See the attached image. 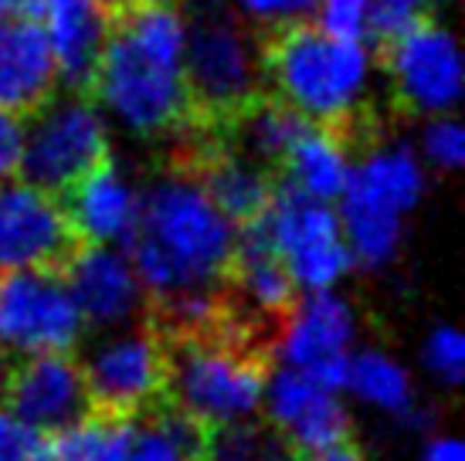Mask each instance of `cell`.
Returning <instances> with one entry per match:
<instances>
[{
  "mask_svg": "<svg viewBox=\"0 0 465 461\" xmlns=\"http://www.w3.org/2000/svg\"><path fill=\"white\" fill-rule=\"evenodd\" d=\"M136 417L85 414L48 435V461H126Z\"/></svg>",
  "mask_w": 465,
  "mask_h": 461,
  "instance_id": "obj_22",
  "label": "cell"
},
{
  "mask_svg": "<svg viewBox=\"0 0 465 461\" xmlns=\"http://www.w3.org/2000/svg\"><path fill=\"white\" fill-rule=\"evenodd\" d=\"M296 461H363V455L350 441L343 445H333V448H320V451H306V455H296Z\"/></svg>",
  "mask_w": 465,
  "mask_h": 461,
  "instance_id": "obj_31",
  "label": "cell"
},
{
  "mask_svg": "<svg viewBox=\"0 0 465 461\" xmlns=\"http://www.w3.org/2000/svg\"><path fill=\"white\" fill-rule=\"evenodd\" d=\"M38 0H0V17H35Z\"/></svg>",
  "mask_w": 465,
  "mask_h": 461,
  "instance_id": "obj_32",
  "label": "cell"
},
{
  "mask_svg": "<svg viewBox=\"0 0 465 461\" xmlns=\"http://www.w3.org/2000/svg\"><path fill=\"white\" fill-rule=\"evenodd\" d=\"M160 4H177V7H181L183 0H160Z\"/></svg>",
  "mask_w": 465,
  "mask_h": 461,
  "instance_id": "obj_34",
  "label": "cell"
},
{
  "mask_svg": "<svg viewBox=\"0 0 465 461\" xmlns=\"http://www.w3.org/2000/svg\"><path fill=\"white\" fill-rule=\"evenodd\" d=\"M357 329H361L357 306L347 295H336L333 289H320L306 302H296L292 316L282 326L275 353H282L285 367L310 373L340 390Z\"/></svg>",
  "mask_w": 465,
  "mask_h": 461,
  "instance_id": "obj_13",
  "label": "cell"
},
{
  "mask_svg": "<svg viewBox=\"0 0 465 461\" xmlns=\"http://www.w3.org/2000/svg\"><path fill=\"white\" fill-rule=\"evenodd\" d=\"M340 387H347L350 394L363 400V404L401 417L404 424H418L425 417V410L418 407V400H414V387L408 370L391 353L374 349V346L347 357L343 384Z\"/></svg>",
  "mask_w": 465,
  "mask_h": 461,
  "instance_id": "obj_21",
  "label": "cell"
},
{
  "mask_svg": "<svg viewBox=\"0 0 465 461\" xmlns=\"http://www.w3.org/2000/svg\"><path fill=\"white\" fill-rule=\"evenodd\" d=\"M4 407L17 414L21 421L52 435L58 427L78 421L89 414L82 363L65 353H25L7 367L4 380Z\"/></svg>",
  "mask_w": 465,
  "mask_h": 461,
  "instance_id": "obj_14",
  "label": "cell"
},
{
  "mask_svg": "<svg viewBox=\"0 0 465 461\" xmlns=\"http://www.w3.org/2000/svg\"><path fill=\"white\" fill-rule=\"evenodd\" d=\"M89 99L105 105L140 140L170 142L187 129L191 113L183 85V14L177 4H109V31Z\"/></svg>",
  "mask_w": 465,
  "mask_h": 461,
  "instance_id": "obj_1",
  "label": "cell"
},
{
  "mask_svg": "<svg viewBox=\"0 0 465 461\" xmlns=\"http://www.w3.org/2000/svg\"><path fill=\"white\" fill-rule=\"evenodd\" d=\"M262 228L269 234L272 248L279 251L296 289H333L350 271V251L340 230V218L326 201L279 183L272 204L262 214Z\"/></svg>",
  "mask_w": 465,
  "mask_h": 461,
  "instance_id": "obj_8",
  "label": "cell"
},
{
  "mask_svg": "<svg viewBox=\"0 0 465 461\" xmlns=\"http://www.w3.org/2000/svg\"><path fill=\"white\" fill-rule=\"evenodd\" d=\"M377 64L388 78L391 105L404 115H441L462 95L459 44L428 17H418L398 38L381 44Z\"/></svg>",
  "mask_w": 465,
  "mask_h": 461,
  "instance_id": "obj_9",
  "label": "cell"
},
{
  "mask_svg": "<svg viewBox=\"0 0 465 461\" xmlns=\"http://www.w3.org/2000/svg\"><path fill=\"white\" fill-rule=\"evenodd\" d=\"M340 201H343L340 230L347 241L350 261H357L363 269L388 265L401 248V211L357 187H343Z\"/></svg>",
  "mask_w": 465,
  "mask_h": 461,
  "instance_id": "obj_20",
  "label": "cell"
},
{
  "mask_svg": "<svg viewBox=\"0 0 465 461\" xmlns=\"http://www.w3.org/2000/svg\"><path fill=\"white\" fill-rule=\"evenodd\" d=\"M262 404H265V424L296 455L333 448L353 435V421L336 387L292 367L269 373Z\"/></svg>",
  "mask_w": 465,
  "mask_h": 461,
  "instance_id": "obj_11",
  "label": "cell"
},
{
  "mask_svg": "<svg viewBox=\"0 0 465 461\" xmlns=\"http://www.w3.org/2000/svg\"><path fill=\"white\" fill-rule=\"evenodd\" d=\"M350 160H353V146L343 132L310 123L289 146L282 170H279V183H289V187L330 204L347 187Z\"/></svg>",
  "mask_w": 465,
  "mask_h": 461,
  "instance_id": "obj_19",
  "label": "cell"
},
{
  "mask_svg": "<svg viewBox=\"0 0 465 461\" xmlns=\"http://www.w3.org/2000/svg\"><path fill=\"white\" fill-rule=\"evenodd\" d=\"M201 461H296V451L272 431L265 421L211 424L204 431Z\"/></svg>",
  "mask_w": 465,
  "mask_h": 461,
  "instance_id": "obj_23",
  "label": "cell"
},
{
  "mask_svg": "<svg viewBox=\"0 0 465 461\" xmlns=\"http://www.w3.org/2000/svg\"><path fill=\"white\" fill-rule=\"evenodd\" d=\"M78 244L54 193L35 183H0V271L62 269Z\"/></svg>",
  "mask_w": 465,
  "mask_h": 461,
  "instance_id": "obj_12",
  "label": "cell"
},
{
  "mask_svg": "<svg viewBox=\"0 0 465 461\" xmlns=\"http://www.w3.org/2000/svg\"><path fill=\"white\" fill-rule=\"evenodd\" d=\"M265 92L306 123L343 132L353 156L384 136L371 103V52L363 41L336 38L326 27L296 21L259 34Z\"/></svg>",
  "mask_w": 465,
  "mask_h": 461,
  "instance_id": "obj_3",
  "label": "cell"
},
{
  "mask_svg": "<svg viewBox=\"0 0 465 461\" xmlns=\"http://www.w3.org/2000/svg\"><path fill=\"white\" fill-rule=\"evenodd\" d=\"M228 7L259 34H265L275 27L306 21L316 11V0H228Z\"/></svg>",
  "mask_w": 465,
  "mask_h": 461,
  "instance_id": "obj_25",
  "label": "cell"
},
{
  "mask_svg": "<svg viewBox=\"0 0 465 461\" xmlns=\"http://www.w3.org/2000/svg\"><path fill=\"white\" fill-rule=\"evenodd\" d=\"M421 363L428 367V373L441 380L445 387L462 384L465 373V339L459 329L452 326H435L428 333L425 346H421Z\"/></svg>",
  "mask_w": 465,
  "mask_h": 461,
  "instance_id": "obj_24",
  "label": "cell"
},
{
  "mask_svg": "<svg viewBox=\"0 0 465 461\" xmlns=\"http://www.w3.org/2000/svg\"><path fill=\"white\" fill-rule=\"evenodd\" d=\"M21 173L48 193H65L109 160V129L89 95L68 92V99H48L27 115Z\"/></svg>",
  "mask_w": 465,
  "mask_h": 461,
  "instance_id": "obj_7",
  "label": "cell"
},
{
  "mask_svg": "<svg viewBox=\"0 0 465 461\" xmlns=\"http://www.w3.org/2000/svg\"><path fill=\"white\" fill-rule=\"evenodd\" d=\"M421 461H465V451L455 437H431L421 451Z\"/></svg>",
  "mask_w": 465,
  "mask_h": 461,
  "instance_id": "obj_30",
  "label": "cell"
},
{
  "mask_svg": "<svg viewBox=\"0 0 465 461\" xmlns=\"http://www.w3.org/2000/svg\"><path fill=\"white\" fill-rule=\"evenodd\" d=\"M0 461H48V435L0 407Z\"/></svg>",
  "mask_w": 465,
  "mask_h": 461,
  "instance_id": "obj_26",
  "label": "cell"
},
{
  "mask_svg": "<svg viewBox=\"0 0 465 461\" xmlns=\"http://www.w3.org/2000/svg\"><path fill=\"white\" fill-rule=\"evenodd\" d=\"M183 85L187 126L221 129L245 105L265 95L259 31L228 7V0H201L183 21Z\"/></svg>",
  "mask_w": 465,
  "mask_h": 461,
  "instance_id": "obj_5",
  "label": "cell"
},
{
  "mask_svg": "<svg viewBox=\"0 0 465 461\" xmlns=\"http://www.w3.org/2000/svg\"><path fill=\"white\" fill-rule=\"evenodd\" d=\"M421 146H425L428 160L439 170H459L465 160V132L452 115H435L421 132Z\"/></svg>",
  "mask_w": 465,
  "mask_h": 461,
  "instance_id": "obj_27",
  "label": "cell"
},
{
  "mask_svg": "<svg viewBox=\"0 0 465 461\" xmlns=\"http://www.w3.org/2000/svg\"><path fill=\"white\" fill-rule=\"evenodd\" d=\"M25 156V115L0 109V183L21 177Z\"/></svg>",
  "mask_w": 465,
  "mask_h": 461,
  "instance_id": "obj_29",
  "label": "cell"
},
{
  "mask_svg": "<svg viewBox=\"0 0 465 461\" xmlns=\"http://www.w3.org/2000/svg\"><path fill=\"white\" fill-rule=\"evenodd\" d=\"M54 92L58 72L45 27L35 17H0V109L31 115Z\"/></svg>",
  "mask_w": 465,
  "mask_h": 461,
  "instance_id": "obj_18",
  "label": "cell"
},
{
  "mask_svg": "<svg viewBox=\"0 0 465 461\" xmlns=\"http://www.w3.org/2000/svg\"><path fill=\"white\" fill-rule=\"evenodd\" d=\"M126 461H191V458L183 455L181 445H177L160 424L146 417V424L136 427V435H133Z\"/></svg>",
  "mask_w": 465,
  "mask_h": 461,
  "instance_id": "obj_28",
  "label": "cell"
},
{
  "mask_svg": "<svg viewBox=\"0 0 465 461\" xmlns=\"http://www.w3.org/2000/svg\"><path fill=\"white\" fill-rule=\"evenodd\" d=\"M82 312L62 269H11L0 275V346L25 353H65L82 339Z\"/></svg>",
  "mask_w": 465,
  "mask_h": 461,
  "instance_id": "obj_10",
  "label": "cell"
},
{
  "mask_svg": "<svg viewBox=\"0 0 465 461\" xmlns=\"http://www.w3.org/2000/svg\"><path fill=\"white\" fill-rule=\"evenodd\" d=\"M238 228L221 214L194 173L163 163L140 191V218L126 241L146 306L214 292L224 282Z\"/></svg>",
  "mask_w": 465,
  "mask_h": 461,
  "instance_id": "obj_2",
  "label": "cell"
},
{
  "mask_svg": "<svg viewBox=\"0 0 465 461\" xmlns=\"http://www.w3.org/2000/svg\"><path fill=\"white\" fill-rule=\"evenodd\" d=\"M160 343L167 349V404L207 427L259 414L275 346L238 326L228 309L194 333Z\"/></svg>",
  "mask_w": 465,
  "mask_h": 461,
  "instance_id": "obj_4",
  "label": "cell"
},
{
  "mask_svg": "<svg viewBox=\"0 0 465 461\" xmlns=\"http://www.w3.org/2000/svg\"><path fill=\"white\" fill-rule=\"evenodd\" d=\"M113 0H38L41 27L52 44L58 82L75 95H89L95 64L109 31Z\"/></svg>",
  "mask_w": 465,
  "mask_h": 461,
  "instance_id": "obj_17",
  "label": "cell"
},
{
  "mask_svg": "<svg viewBox=\"0 0 465 461\" xmlns=\"http://www.w3.org/2000/svg\"><path fill=\"white\" fill-rule=\"evenodd\" d=\"M58 204L82 244H126L140 218V191L113 163V156L65 193H58Z\"/></svg>",
  "mask_w": 465,
  "mask_h": 461,
  "instance_id": "obj_16",
  "label": "cell"
},
{
  "mask_svg": "<svg viewBox=\"0 0 465 461\" xmlns=\"http://www.w3.org/2000/svg\"><path fill=\"white\" fill-rule=\"evenodd\" d=\"M7 367H11V359L4 353V346H0V394H4V380H7Z\"/></svg>",
  "mask_w": 465,
  "mask_h": 461,
  "instance_id": "obj_33",
  "label": "cell"
},
{
  "mask_svg": "<svg viewBox=\"0 0 465 461\" xmlns=\"http://www.w3.org/2000/svg\"><path fill=\"white\" fill-rule=\"evenodd\" d=\"M78 363L92 414L146 417L167 397V349L143 316L116 326Z\"/></svg>",
  "mask_w": 465,
  "mask_h": 461,
  "instance_id": "obj_6",
  "label": "cell"
},
{
  "mask_svg": "<svg viewBox=\"0 0 465 461\" xmlns=\"http://www.w3.org/2000/svg\"><path fill=\"white\" fill-rule=\"evenodd\" d=\"M62 275L82 322L95 329H116L143 316L146 292L119 244H78L62 265Z\"/></svg>",
  "mask_w": 465,
  "mask_h": 461,
  "instance_id": "obj_15",
  "label": "cell"
}]
</instances>
